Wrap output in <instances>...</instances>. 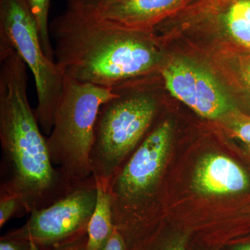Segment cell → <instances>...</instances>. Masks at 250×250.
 <instances>
[{"mask_svg": "<svg viewBox=\"0 0 250 250\" xmlns=\"http://www.w3.org/2000/svg\"><path fill=\"white\" fill-rule=\"evenodd\" d=\"M27 68L15 49L1 41L0 192L19 197L31 213L52 205L80 182H70L51 160L47 139L29 104Z\"/></svg>", "mask_w": 250, "mask_h": 250, "instance_id": "6da1fadb", "label": "cell"}, {"mask_svg": "<svg viewBox=\"0 0 250 250\" xmlns=\"http://www.w3.org/2000/svg\"><path fill=\"white\" fill-rule=\"evenodd\" d=\"M54 59L64 77L113 88L147 75L160 55L148 31L67 9L49 24Z\"/></svg>", "mask_w": 250, "mask_h": 250, "instance_id": "7a4b0ae2", "label": "cell"}, {"mask_svg": "<svg viewBox=\"0 0 250 250\" xmlns=\"http://www.w3.org/2000/svg\"><path fill=\"white\" fill-rule=\"evenodd\" d=\"M128 82L113 87L114 96L102 105L95 123L90 165L106 186L150 133L157 113L154 93L131 89Z\"/></svg>", "mask_w": 250, "mask_h": 250, "instance_id": "3957f363", "label": "cell"}, {"mask_svg": "<svg viewBox=\"0 0 250 250\" xmlns=\"http://www.w3.org/2000/svg\"><path fill=\"white\" fill-rule=\"evenodd\" d=\"M64 77L47 147L54 166L78 184L93 175L90 152L99 110L115 93L113 88Z\"/></svg>", "mask_w": 250, "mask_h": 250, "instance_id": "277c9868", "label": "cell"}, {"mask_svg": "<svg viewBox=\"0 0 250 250\" xmlns=\"http://www.w3.org/2000/svg\"><path fill=\"white\" fill-rule=\"evenodd\" d=\"M0 39L15 49L32 72L38 100L34 112L42 133L50 134L65 77L56 62L46 56L37 23L25 0H0Z\"/></svg>", "mask_w": 250, "mask_h": 250, "instance_id": "5b68a950", "label": "cell"}, {"mask_svg": "<svg viewBox=\"0 0 250 250\" xmlns=\"http://www.w3.org/2000/svg\"><path fill=\"white\" fill-rule=\"evenodd\" d=\"M172 126L169 121L157 125L107 184L113 224L128 232L136 210L154 196L170 154Z\"/></svg>", "mask_w": 250, "mask_h": 250, "instance_id": "8992f818", "label": "cell"}, {"mask_svg": "<svg viewBox=\"0 0 250 250\" xmlns=\"http://www.w3.org/2000/svg\"><path fill=\"white\" fill-rule=\"evenodd\" d=\"M97 198L98 182L93 174L52 205L31 212L24 225L4 236L30 242L41 250L75 241L88 233Z\"/></svg>", "mask_w": 250, "mask_h": 250, "instance_id": "52a82bcc", "label": "cell"}, {"mask_svg": "<svg viewBox=\"0 0 250 250\" xmlns=\"http://www.w3.org/2000/svg\"><path fill=\"white\" fill-rule=\"evenodd\" d=\"M167 90L204 118L216 119L232 111L233 105L214 77L195 62L177 59L161 70Z\"/></svg>", "mask_w": 250, "mask_h": 250, "instance_id": "ba28073f", "label": "cell"}, {"mask_svg": "<svg viewBox=\"0 0 250 250\" xmlns=\"http://www.w3.org/2000/svg\"><path fill=\"white\" fill-rule=\"evenodd\" d=\"M245 171L228 156L207 154L194 171L192 187L205 195H225L243 191L248 187Z\"/></svg>", "mask_w": 250, "mask_h": 250, "instance_id": "9c48e42d", "label": "cell"}, {"mask_svg": "<svg viewBox=\"0 0 250 250\" xmlns=\"http://www.w3.org/2000/svg\"><path fill=\"white\" fill-rule=\"evenodd\" d=\"M189 0H118L97 14L119 25L136 30L149 31L160 21Z\"/></svg>", "mask_w": 250, "mask_h": 250, "instance_id": "30bf717a", "label": "cell"}, {"mask_svg": "<svg viewBox=\"0 0 250 250\" xmlns=\"http://www.w3.org/2000/svg\"><path fill=\"white\" fill-rule=\"evenodd\" d=\"M183 14L216 21L238 43L250 48V0H198Z\"/></svg>", "mask_w": 250, "mask_h": 250, "instance_id": "8fae6325", "label": "cell"}, {"mask_svg": "<svg viewBox=\"0 0 250 250\" xmlns=\"http://www.w3.org/2000/svg\"><path fill=\"white\" fill-rule=\"evenodd\" d=\"M97 182L98 198L95 211L88 225V242L85 250H103L115 229L107 187L98 181Z\"/></svg>", "mask_w": 250, "mask_h": 250, "instance_id": "7c38bea8", "label": "cell"}, {"mask_svg": "<svg viewBox=\"0 0 250 250\" xmlns=\"http://www.w3.org/2000/svg\"><path fill=\"white\" fill-rule=\"evenodd\" d=\"M189 231L174 233H152L132 250H190Z\"/></svg>", "mask_w": 250, "mask_h": 250, "instance_id": "4fadbf2b", "label": "cell"}, {"mask_svg": "<svg viewBox=\"0 0 250 250\" xmlns=\"http://www.w3.org/2000/svg\"><path fill=\"white\" fill-rule=\"evenodd\" d=\"M25 1L37 23L42 49L46 56L50 60L55 62L54 50L51 42L50 31H49V12L50 0H25Z\"/></svg>", "mask_w": 250, "mask_h": 250, "instance_id": "5bb4252c", "label": "cell"}, {"mask_svg": "<svg viewBox=\"0 0 250 250\" xmlns=\"http://www.w3.org/2000/svg\"><path fill=\"white\" fill-rule=\"evenodd\" d=\"M28 211L22 200L18 196L0 192V228L13 218H21Z\"/></svg>", "mask_w": 250, "mask_h": 250, "instance_id": "9a60e30c", "label": "cell"}, {"mask_svg": "<svg viewBox=\"0 0 250 250\" xmlns=\"http://www.w3.org/2000/svg\"><path fill=\"white\" fill-rule=\"evenodd\" d=\"M228 126L231 134L244 143L250 152V119L233 115L229 121Z\"/></svg>", "mask_w": 250, "mask_h": 250, "instance_id": "2e32d148", "label": "cell"}, {"mask_svg": "<svg viewBox=\"0 0 250 250\" xmlns=\"http://www.w3.org/2000/svg\"><path fill=\"white\" fill-rule=\"evenodd\" d=\"M118 0H72L80 10L89 14H98Z\"/></svg>", "mask_w": 250, "mask_h": 250, "instance_id": "e0dca14e", "label": "cell"}, {"mask_svg": "<svg viewBox=\"0 0 250 250\" xmlns=\"http://www.w3.org/2000/svg\"><path fill=\"white\" fill-rule=\"evenodd\" d=\"M0 250H41L30 242L4 236L0 238Z\"/></svg>", "mask_w": 250, "mask_h": 250, "instance_id": "ac0fdd59", "label": "cell"}, {"mask_svg": "<svg viewBox=\"0 0 250 250\" xmlns=\"http://www.w3.org/2000/svg\"><path fill=\"white\" fill-rule=\"evenodd\" d=\"M102 250H128L124 238L115 228L109 239Z\"/></svg>", "mask_w": 250, "mask_h": 250, "instance_id": "d6986e66", "label": "cell"}, {"mask_svg": "<svg viewBox=\"0 0 250 250\" xmlns=\"http://www.w3.org/2000/svg\"><path fill=\"white\" fill-rule=\"evenodd\" d=\"M88 242V233L78 239L45 250H85Z\"/></svg>", "mask_w": 250, "mask_h": 250, "instance_id": "ffe728a7", "label": "cell"}, {"mask_svg": "<svg viewBox=\"0 0 250 250\" xmlns=\"http://www.w3.org/2000/svg\"><path fill=\"white\" fill-rule=\"evenodd\" d=\"M230 250H250V243H238V244L235 245L232 249Z\"/></svg>", "mask_w": 250, "mask_h": 250, "instance_id": "44dd1931", "label": "cell"}, {"mask_svg": "<svg viewBox=\"0 0 250 250\" xmlns=\"http://www.w3.org/2000/svg\"><path fill=\"white\" fill-rule=\"evenodd\" d=\"M244 78L250 88V63L245 69Z\"/></svg>", "mask_w": 250, "mask_h": 250, "instance_id": "7402d4cb", "label": "cell"}, {"mask_svg": "<svg viewBox=\"0 0 250 250\" xmlns=\"http://www.w3.org/2000/svg\"></svg>", "mask_w": 250, "mask_h": 250, "instance_id": "603a6c76", "label": "cell"}]
</instances>
